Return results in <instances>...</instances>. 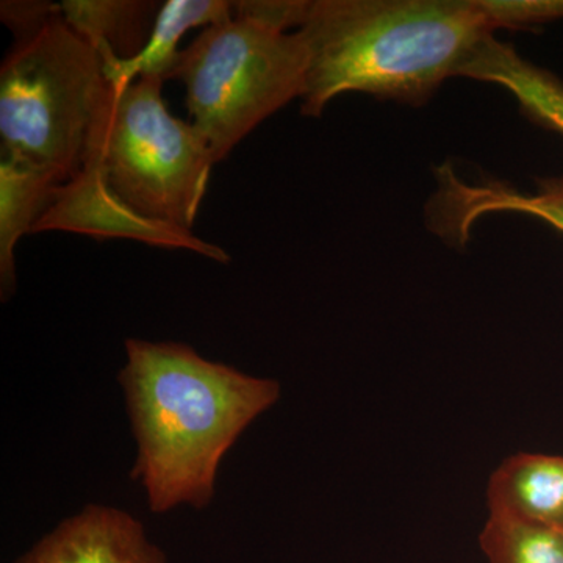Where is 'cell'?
<instances>
[{
	"label": "cell",
	"instance_id": "obj_1",
	"mask_svg": "<svg viewBox=\"0 0 563 563\" xmlns=\"http://www.w3.org/2000/svg\"><path fill=\"white\" fill-rule=\"evenodd\" d=\"M120 384L139 446L131 477L152 514L202 510L224 455L279 401L280 384L211 362L184 343L125 340Z\"/></svg>",
	"mask_w": 563,
	"mask_h": 563
},
{
	"label": "cell",
	"instance_id": "obj_2",
	"mask_svg": "<svg viewBox=\"0 0 563 563\" xmlns=\"http://www.w3.org/2000/svg\"><path fill=\"white\" fill-rule=\"evenodd\" d=\"M301 111L346 92L420 107L496 32L481 0H306Z\"/></svg>",
	"mask_w": 563,
	"mask_h": 563
},
{
	"label": "cell",
	"instance_id": "obj_3",
	"mask_svg": "<svg viewBox=\"0 0 563 563\" xmlns=\"http://www.w3.org/2000/svg\"><path fill=\"white\" fill-rule=\"evenodd\" d=\"M14 43L0 66L2 158L62 187L95 157L113 96L98 51L63 18L60 3L2 2Z\"/></svg>",
	"mask_w": 563,
	"mask_h": 563
},
{
	"label": "cell",
	"instance_id": "obj_4",
	"mask_svg": "<svg viewBox=\"0 0 563 563\" xmlns=\"http://www.w3.org/2000/svg\"><path fill=\"white\" fill-rule=\"evenodd\" d=\"M163 84L136 79L113 87L95 157L87 173L68 188L90 195V202L114 203L172 246L229 262L221 247L192 236L217 163L195 125L169 113L162 98Z\"/></svg>",
	"mask_w": 563,
	"mask_h": 563
},
{
	"label": "cell",
	"instance_id": "obj_5",
	"mask_svg": "<svg viewBox=\"0 0 563 563\" xmlns=\"http://www.w3.org/2000/svg\"><path fill=\"white\" fill-rule=\"evenodd\" d=\"M307 68L301 33L232 16L180 52L173 79L184 84L190 122L220 163L263 121L302 98Z\"/></svg>",
	"mask_w": 563,
	"mask_h": 563
},
{
	"label": "cell",
	"instance_id": "obj_6",
	"mask_svg": "<svg viewBox=\"0 0 563 563\" xmlns=\"http://www.w3.org/2000/svg\"><path fill=\"white\" fill-rule=\"evenodd\" d=\"M439 190L428 206V224L448 242L465 246L477 220L490 213H521L563 233V176L537 181L536 192L515 190L501 180L468 184L448 163L437 168Z\"/></svg>",
	"mask_w": 563,
	"mask_h": 563
},
{
	"label": "cell",
	"instance_id": "obj_7",
	"mask_svg": "<svg viewBox=\"0 0 563 563\" xmlns=\"http://www.w3.org/2000/svg\"><path fill=\"white\" fill-rule=\"evenodd\" d=\"M16 563H166V558L135 517L95 504L62 521Z\"/></svg>",
	"mask_w": 563,
	"mask_h": 563
},
{
	"label": "cell",
	"instance_id": "obj_8",
	"mask_svg": "<svg viewBox=\"0 0 563 563\" xmlns=\"http://www.w3.org/2000/svg\"><path fill=\"white\" fill-rule=\"evenodd\" d=\"M488 512L563 531V455L518 453L493 472Z\"/></svg>",
	"mask_w": 563,
	"mask_h": 563
},
{
	"label": "cell",
	"instance_id": "obj_9",
	"mask_svg": "<svg viewBox=\"0 0 563 563\" xmlns=\"http://www.w3.org/2000/svg\"><path fill=\"white\" fill-rule=\"evenodd\" d=\"M457 77L506 88L528 120L563 135V80L525 60L510 44L490 36L477 47Z\"/></svg>",
	"mask_w": 563,
	"mask_h": 563
},
{
	"label": "cell",
	"instance_id": "obj_10",
	"mask_svg": "<svg viewBox=\"0 0 563 563\" xmlns=\"http://www.w3.org/2000/svg\"><path fill=\"white\" fill-rule=\"evenodd\" d=\"M63 18L101 55L106 70L139 57L157 20V2L143 0H65Z\"/></svg>",
	"mask_w": 563,
	"mask_h": 563
},
{
	"label": "cell",
	"instance_id": "obj_11",
	"mask_svg": "<svg viewBox=\"0 0 563 563\" xmlns=\"http://www.w3.org/2000/svg\"><path fill=\"white\" fill-rule=\"evenodd\" d=\"M62 185L46 174L7 158H0V296L9 301L16 290L14 251L25 233L52 209Z\"/></svg>",
	"mask_w": 563,
	"mask_h": 563
},
{
	"label": "cell",
	"instance_id": "obj_12",
	"mask_svg": "<svg viewBox=\"0 0 563 563\" xmlns=\"http://www.w3.org/2000/svg\"><path fill=\"white\" fill-rule=\"evenodd\" d=\"M232 16V2L229 0H168L158 11L144 51L139 57L107 69V79L114 88L136 79H173L180 58L181 51L177 46L181 36L190 29L199 25L210 27Z\"/></svg>",
	"mask_w": 563,
	"mask_h": 563
},
{
	"label": "cell",
	"instance_id": "obj_13",
	"mask_svg": "<svg viewBox=\"0 0 563 563\" xmlns=\"http://www.w3.org/2000/svg\"><path fill=\"white\" fill-rule=\"evenodd\" d=\"M488 563H563V532L488 512L479 536Z\"/></svg>",
	"mask_w": 563,
	"mask_h": 563
},
{
	"label": "cell",
	"instance_id": "obj_14",
	"mask_svg": "<svg viewBox=\"0 0 563 563\" xmlns=\"http://www.w3.org/2000/svg\"><path fill=\"white\" fill-rule=\"evenodd\" d=\"M488 20L498 29L533 31L563 20V0H481Z\"/></svg>",
	"mask_w": 563,
	"mask_h": 563
},
{
	"label": "cell",
	"instance_id": "obj_15",
	"mask_svg": "<svg viewBox=\"0 0 563 563\" xmlns=\"http://www.w3.org/2000/svg\"><path fill=\"white\" fill-rule=\"evenodd\" d=\"M563 532V531H562Z\"/></svg>",
	"mask_w": 563,
	"mask_h": 563
}]
</instances>
